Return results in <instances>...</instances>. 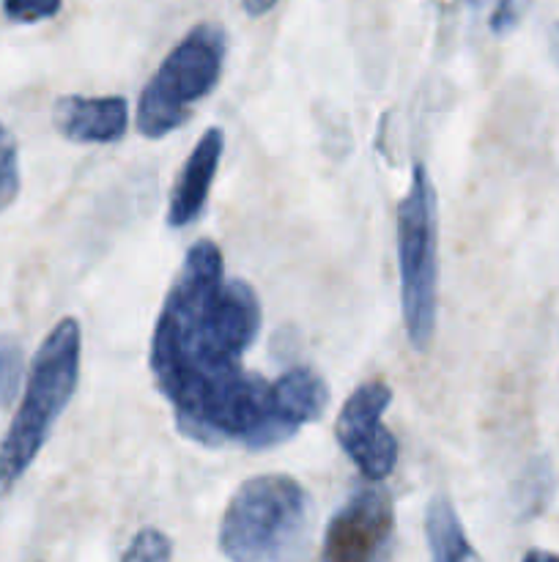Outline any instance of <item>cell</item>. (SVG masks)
Wrapping results in <instances>:
<instances>
[{
	"label": "cell",
	"instance_id": "obj_2",
	"mask_svg": "<svg viewBox=\"0 0 559 562\" xmlns=\"http://www.w3.org/2000/svg\"><path fill=\"white\" fill-rule=\"evenodd\" d=\"M80 324L64 318L38 346L16 415L0 442V497H9L47 445L80 382Z\"/></svg>",
	"mask_w": 559,
	"mask_h": 562
},
{
	"label": "cell",
	"instance_id": "obj_6",
	"mask_svg": "<svg viewBox=\"0 0 559 562\" xmlns=\"http://www.w3.org/2000/svg\"><path fill=\"white\" fill-rule=\"evenodd\" d=\"M392 390L381 379L360 384L340 409L334 437L367 483H381L398 464V439L384 426Z\"/></svg>",
	"mask_w": 559,
	"mask_h": 562
},
{
	"label": "cell",
	"instance_id": "obj_11",
	"mask_svg": "<svg viewBox=\"0 0 559 562\" xmlns=\"http://www.w3.org/2000/svg\"><path fill=\"white\" fill-rule=\"evenodd\" d=\"M425 536L433 562H482L447 497H436L427 505Z\"/></svg>",
	"mask_w": 559,
	"mask_h": 562
},
{
	"label": "cell",
	"instance_id": "obj_9",
	"mask_svg": "<svg viewBox=\"0 0 559 562\" xmlns=\"http://www.w3.org/2000/svg\"><path fill=\"white\" fill-rule=\"evenodd\" d=\"M225 151V132L212 126L203 132L197 146L186 157L184 168H181L179 179H175L173 192H170L168 203V225L170 228H184V225L195 223L201 217L203 206L208 201V190L217 176L219 159Z\"/></svg>",
	"mask_w": 559,
	"mask_h": 562
},
{
	"label": "cell",
	"instance_id": "obj_5",
	"mask_svg": "<svg viewBox=\"0 0 559 562\" xmlns=\"http://www.w3.org/2000/svg\"><path fill=\"white\" fill-rule=\"evenodd\" d=\"M436 190L425 165L417 162L411 187L398 206V267L403 324L411 346L425 351L436 333L438 302Z\"/></svg>",
	"mask_w": 559,
	"mask_h": 562
},
{
	"label": "cell",
	"instance_id": "obj_21",
	"mask_svg": "<svg viewBox=\"0 0 559 562\" xmlns=\"http://www.w3.org/2000/svg\"><path fill=\"white\" fill-rule=\"evenodd\" d=\"M548 44H551V55L559 66V22H554L551 31H548Z\"/></svg>",
	"mask_w": 559,
	"mask_h": 562
},
{
	"label": "cell",
	"instance_id": "obj_1",
	"mask_svg": "<svg viewBox=\"0 0 559 562\" xmlns=\"http://www.w3.org/2000/svg\"><path fill=\"white\" fill-rule=\"evenodd\" d=\"M261 333V302L225 278L223 252L203 239L186 250L151 338V373L175 428L203 448L269 450L288 442L274 384L244 368Z\"/></svg>",
	"mask_w": 559,
	"mask_h": 562
},
{
	"label": "cell",
	"instance_id": "obj_19",
	"mask_svg": "<svg viewBox=\"0 0 559 562\" xmlns=\"http://www.w3.org/2000/svg\"><path fill=\"white\" fill-rule=\"evenodd\" d=\"M277 5V0H244V11L250 16H263Z\"/></svg>",
	"mask_w": 559,
	"mask_h": 562
},
{
	"label": "cell",
	"instance_id": "obj_22",
	"mask_svg": "<svg viewBox=\"0 0 559 562\" xmlns=\"http://www.w3.org/2000/svg\"><path fill=\"white\" fill-rule=\"evenodd\" d=\"M464 3H469V5H482V3H486V0H464Z\"/></svg>",
	"mask_w": 559,
	"mask_h": 562
},
{
	"label": "cell",
	"instance_id": "obj_7",
	"mask_svg": "<svg viewBox=\"0 0 559 562\" xmlns=\"http://www.w3.org/2000/svg\"><path fill=\"white\" fill-rule=\"evenodd\" d=\"M395 536L392 497L378 483L362 486L340 505L323 532L321 562H384Z\"/></svg>",
	"mask_w": 559,
	"mask_h": 562
},
{
	"label": "cell",
	"instance_id": "obj_15",
	"mask_svg": "<svg viewBox=\"0 0 559 562\" xmlns=\"http://www.w3.org/2000/svg\"><path fill=\"white\" fill-rule=\"evenodd\" d=\"M60 11V0H3V14L20 25L53 20Z\"/></svg>",
	"mask_w": 559,
	"mask_h": 562
},
{
	"label": "cell",
	"instance_id": "obj_3",
	"mask_svg": "<svg viewBox=\"0 0 559 562\" xmlns=\"http://www.w3.org/2000/svg\"><path fill=\"white\" fill-rule=\"evenodd\" d=\"M312 499L290 475L241 483L219 525V552L230 562H299L310 543Z\"/></svg>",
	"mask_w": 559,
	"mask_h": 562
},
{
	"label": "cell",
	"instance_id": "obj_17",
	"mask_svg": "<svg viewBox=\"0 0 559 562\" xmlns=\"http://www.w3.org/2000/svg\"><path fill=\"white\" fill-rule=\"evenodd\" d=\"M20 192V159L9 157L0 162V212L9 206Z\"/></svg>",
	"mask_w": 559,
	"mask_h": 562
},
{
	"label": "cell",
	"instance_id": "obj_13",
	"mask_svg": "<svg viewBox=\"0 0 559 562\" xmlns=\"http://www.w3.org/2000/svg\"><path fill=\"white\" fill-rule=\"evenodd\" d=\"M25 379V355L14 335H0V409L14 404Z\"/></svg>",
	"mask_w": 559,
	"mask_h": 562
},
{
	"label": "cell",
	"instance_id": "obj_4",
	"mask_svg": "<svg viewBox=\"0 0 559 562\" xmlns=\"http://www.w3.org/2000/svg\"><path fill=\"white\" fill-rule=\"evenodd\" d=\"M228 36L217 22L192 27L159 64L137 102V130L146 137L170 135L186 124L192 104L206 99L223 77Z\"/></svg>",
	"mask_w": 559,
	"mask_h": 562
},
{
	"label": "cell",
	"instance_id": "obj_10",
	"mask_svg": "<svg viewBox=\"0 0 559 562\" xmlns=\"http://www.w3.org/2000/svg\"><path fill=\"white\" fill-rule=\"evenodd\" d=\"M274 401L294 431L307 423H316L329 404V390L312 368H290L274 382Z\"/></svg>",
	"mask_w": 559,
	"mask_h": 562
},
{
	"label": "cell",
	"instance_id": "obj_8",
	"mask_svg": "<svg viewBox=\"0 0 559 562\" xmlns=\"http://www.w3.org/2000/svg\"><path fill=\"white\" fill-rule=\"evenodd\" d=\"M53 124L66 140L107 146L126 135L129 104L124 97H64L55 102Z\"/></svg>",
	"mask_w": 559,
	"mask_h": 562
},
{
	"label": "cell",
	"instance_id": "obj_16",
	"mask_svg": "<svg viewBox=\"0 0 559 562\" xmlns=\"http://www.w3.org/2000/svg\"><path fill=\"white\" fill-rule=\"evenodd\" d=\"M526 9H529V0H499L497 11L491 16V31L499 33V36L510 33L524 20Z\"/></svg>",
	"mask_w": 559,
	"mask_h": 562
},
{
	"label": "cell",
	"instance_id": "obj_12",
	"mask_svg": "<svg viewBox=\"0 0 559 562\" xmlns=\"http://www.w3.org/2000/svg\"><path fill=\"white\" fill-rule=\"evenodd\" d=\"M554 488V475L551 467L546 459H537L521 472L518 486H515V505L521 508L524 516H537L551 499Z\"/></svg>",
	"mask_w": 559,
	"mask_h": 562
},
{
	"label": "cell",
	"instance_id": "obj_14",
	"mask_svg": "<svg viewBox=\"0 0 559 562\" xmlns=\"http://www.w3.org/2000/svg\"><path fill=\"white\" fill-rule=\"evenodd\" d=\"M170 552H173V547H170L168 536L153 530V527H146V530L137 532L121 562H170Z\"/></svg>",
	"mask_w": 559,
	"mask_h": 562
},
{
	"label": "cell",
	"instance_id": "obj_20",
	"mask_svg": "<svg viewBox=\"0 0 559 562\" xmlns=\"http://www.w3.org/2000/svg\"><path fill=\"white\" fill-rule=\"evenodd\" d=\"M521 562H559V554L546 552V549H532V552L524 554Z\"/></svg>",
	"mask_w": 559,
	"mask_h": 562
},
{
	"label": "cell",
	"instance_id": "obj_18",
	"mask_svg": "<svg viewBox=\"0 0 559 562\" xmlns=\"http://www.w3.org/2000/svg\"><path fill=\"white\" fill-rule=\"evenodd\" d=\"M9 157H16V143L14 137L9 135V130L3 126V121H0V162Z\"/></svg>",
	"mask_w": 559,
	"mask_h": 562
}]
</instances>
